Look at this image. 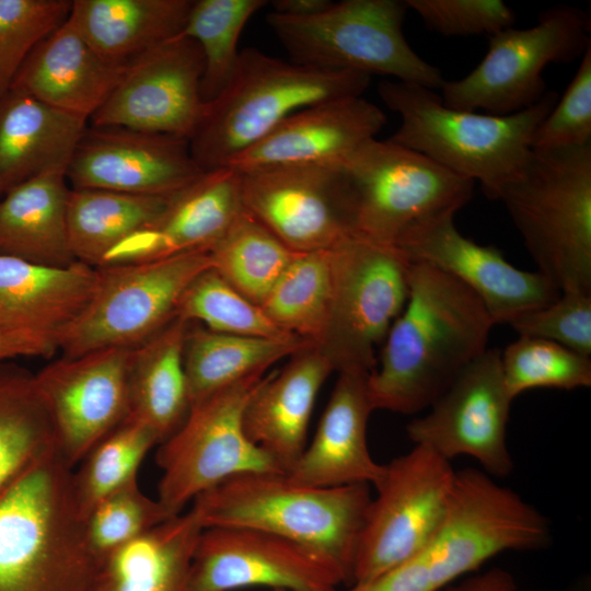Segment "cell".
<instances>
[{"mask_svg": "<svg viewBox=\"0 0 591 591\" xmlns=\"http://www.w3.org/2000/svg\"><path fill=\"white\" fill-rule=\"evenodd\" d=\"M332 3L329 0H275L271 2V12L290 18H305L324 11Z\"/></svg>", "mask_w": 591, "mask_h": 591, "instance_id": "49", "label": "cell"}, {"mask_svg": "<svg viewBox=\"0 0 591 591\" xmlns=\"http://www.w3.org/2000/svg\"><path fill=\"white\" fill-rule=\"evenodd\" d=\"M265 0H196L181 33L199 45L204 57L200 94L213 101L225 88L235 69L237 43L247 21Z\"/></svg>", "mask_w": 591, "mask_h": 591, "instance_id": "38", "label": "cell"}, {"mask_svg": "<svg viewBox=\"0 0 591 591\" xmlns=\"http://www.w3.org/2000/svg\"><path fill=\"white\" fill-rule=\"evenodd\" d=\"M176 315L218 333L278 339L294 337L275 325L258 304L241 294L212 268L187 286L177 303Z\"/></svg>", "mask_w": 591, "mask_h": 591, "instance_id": "40", "label": "cell"}, {"mask_svg": "<svg viewBox=\"0 0 591 591\" xmlns=\"http://www.w3.org/2000/svg\"><path fill=\"white\" fill-rule=\"evenodd\" d=\"M517 583L513 576L502 569L493 568L471 576L464 580L452 583L440 591H515Z\"/></svg>", "mask_w": 591, "mask_h": 591, "instance_id": "48", "label": "cell"}, {"mask_svg": "<svg viewBox=\"0 0 591 591\" xmlns=\"http://www.w3.org/2000/svg\"><path fill=\"white\" fill-rule=\"evenodd\" d=\"M513 398L501 368V351L486 349L468 363L430 406L412 420L407 436L443 459L467 455L484 472L506 477L513 470L507 445V425Z\"/></svg>", "mask_w": 591, "mask_h": 591, "instance_id": "15", "label": "cell"}, {"mask_svg": "<svg viewBox=\"0 0 591 591\" xmlns=\"http://www.w3.org/2000/svg\"><path fill=\"white\" fill-rule=\"evenodd\" d=\"M332 372L329 361L309 344L292 354L277 373L264 376L246 404L243 428L247 438L285 473L306 447L316 396Z\"/></svg>", "mask_w": 591, "mask_h": 591, "instance_id": "26", "label": "cell"}, {"mask_svg": "<svg viewBox=\"0 0 591 591\" xmlns=\"http://www.w3.org/2000/svg\"><path fill=\"white\" fill-rule=\"evenodd\" d=\"M131 352L116 347L61 356L35 373L72 468L128 416Z\"/></svg>", "mask_w": 591, "mask_h": 591, "instance_id": "19", "label": "cell"}, {"mask_svg": "<svg viewBox=\"0 0 591 591\" xmlns=\"http://www.w3.org/2000/svg\"><path fill=\"white\" fill-rule=\"evenodd\" d=\"M193 0H74L68 20L106 60L128 63L179 35Z\"/></svg>", "mask_w": 591, "mask_h": 591, "instance_id": "31", "label": "cell"}, {"mask_svg": "<svg viewBox=\"0 0 591 591\" xmlns=\"http://www.w3.org/2000/svg\"><path fill=\"white\" fill-rule=\"evenodd\" d=\"M188 325L176 315L131 352L128 416L151 428L160 444L183 425L190 409L183 361Z\"/></svg>", "mask_w": 591, "mask_h": 591, "instance_id": "32", "label": "cell"}, {"mask_svg": "<svg viewBox=\"0 0 591 591\" xmlns=\"http://www.w3.org/2000/svg\"><path fill=\"white\" fill-rule=\"evenodd\" d=\"M58 447L35 374L11 361L0 362V489Z\"/></svg>", "mask_w": 591, "mask_h": 591, "instance_id": "35", "label": "cell"}, {"mask_svg": "<svg viewBox=\"0 0 591 591\" xmlns=\"http://www.w3.org/2000/svg\"><path fill=\"white\" fill-rule=\"evenodd\" d=\"M312 344L300 337L260 338L224 334L189 323L183 351L190 406Z\"/></svg>", "mask_w": 591, "mask_h": 591, "instance_id": "33", "label": "cell"}, {"mask_svg": "<svg viewBox=\"0 0 591 591\" xmlns=\"http://www.w3.org/2000/svg\"><path fill=\"white\" fill-rule=\"evenodd\" d=\"M240 173L244 209L292 251L329 250L352 236L341 167L274 165Z\"/></svg>", "mask_w": 591, "mask_h": 591, "instance_id": "18", "label": "cell"}, {"mask_svg": "<svg viewBox=\"0 0 591 591\" xmlns=\"http://www.w3.org/2000/svg\"><path fill=\"white\" fill-rule=\"evenodd\" d=\"M209 268V251L97 267L96 289L83 311L59 334L58 351L77 357L141 345L176 316L187 286Z\"/></svg>", "mask_w": 591, "mask_h": 591, "instance_id": "11", "label": "cell"}, {"mask_svg": "<svg viewBox=\"0 0 591 591\" xmlns=\"http://www.w3.org/2000/svg\"><path fill=\"white\" fill-rule=\"evenodd\" d=\"M70 186L65 170L39 174L0 198V254L66 267L76 262L67 228Z\"/></svg>", "mask_w": 591, "mask_h": 591, "instance_id": "30", "label": "cell"}, {"mask_svg": "<svg viewBox=\"0 0 591 591\" xmlns=\"http://www.w3.org/2000/svg\"><path fill=\"white\" fill-rule=\"evenodd\" d=\"M501 368L512 398L531 389L591 385L590 357L542 338L519 336L501 352Z\"/></svg>", "mask_w": 591, "mask_h": 591, "instance_id": "41", "label": "cell"}, {"mask_svg": "<svg viewBox=\"0 0 591 591\" xmlns=\"http://www.w3.org/2000/svg\"><path fill=\"white\" fill-rule=\"evenodd\" d=\"M167 198L70 187L67 228L73 258L100 267L113 248L162 212Z\"/></svg>", "mask_w": 591, "mask_h": 591, "instance_id": "34", "label": "cell"}, {"mask_svg": "<svg viewBox=\"0 0 591 591\" xmlns=\"http://www.w3.org/2000/svg\"><path fill=\"white\" fill-rule=\"evenodd\" d=\"M160 444L155 433L142 421L127 416L103 438L72 472V487L84 520L103 498L137 478L148 452Z\"/></svg>", "mask_w": 591, "mask_h": 591, "instance_id": "39", "label": "cell"}, {"mask_svg": "<svg viewBox=\"0 0 591 591\" xmlns=\"http://www.w3.org/2000/svg\"><path fill=\"white\" fill-rule=\"evenodd\" d=\"M368 375L338 372L312 442L286 473L292 483L311 487L379 484L385 465L376 463L368 448V421L374 410Z\"/></svg>", "mask_w": 591, "mask_h": 591, "instance_id": "24", "label": "cell"}, {"mask_svg": "<svg viewBox=\"0 0 591 591\" xmlns=\"http://www.w3.org/2000/svg\"><path fill=\"white\" fill-rule=\"evenodd\" d=\"M202 73L199 45L179 34L132 59L88 123L189 140L207 105L200 94Z\"/></svg>", "mask_w": 591, "mask_h": 591, "instance_id": "16", "label": "cell"}, {"mask_svg": "<svg viewBox=\"0 0 591 591\" xmlns=\"http://www.w3.org/2000/svg\"><path fill=\"white\" fill-rule=\"evenodd\" d=\"M204 530L192 507L107 555L90 591H188V575Z\"/></svg>", "mask_w": 591, "mask_h": 591, "instance_id": "29", "label": "cell"}, {"mask_svg": "<svg viewBox=\"0 0 591 591\" xmlns=\"http://www.w3.org/2000/svg\"><path fill=\"white\" fill-rule=\"evenodd\" d=\"M369 83L363 73L308 67L245 48L225 88L207 103L188 140L192 155L204 171L227 166L296 112L362 96Z\"/></svg>", "mask_w": 591, "mask_h": 591, "instance_id": "6", "label": "cell"}, {"mask_svg": "<svg viewBox=\"0 0 591 591\" xmlns=\"http://www.w3.org/2000/svg\"><path fill=\"white\" fill-rule=\"evenodd\" d=\"M551 542L545 517L512 489L476 468L455 471L444 518L412 557L348 591H440L508 551Z\"/></svg>", "mask_w": 591, "mask_h": 591, "instance_id": "3", "label": "cell"}, {"mask_svg": "<svg viewBox=\"0 0 591 591\" xmlns=\"http://www.w3.org/2000/svg\"><path fill=\"white\" fill-rule=\"evenodd\" d=\"M410 263L396 246L356 236L331 248V300L315 346L334 371L374 370V347L406 303Z\"/></svg>", "mask_w": 591, "mask_h": 591, "instance_id": "12", "label": "cell"}, {"mask_svg": "<svg viewBox=\"0 0 591 591\" xmlns=\"http://www.w3.org/2000/svg\"><path fill=\"white\" fill-rule=\"evenodd\" d=\"M264 376L248 375L193 404L183 425L160 444L158 499L172 513L232 476L285 473L243 428L246 404Z\"/></svg>", "mask_w": 591, "mask_h": 591, "instance_id": "13", "label": "cell"}, {"mask_svg": "<svg viewBox=\"0 0 591 591\" xmlns=\"http://www.w3.org/2000/svg\"><path fill=\"white\" fill-rule=\"evenodd\" d=\"M386 123L362 96L323 101L287 117L227 166L243 172L274 165L341 167Z\"/></svg>", "mask_w": 591, "mask_h": 591, "instance_id": "22", "label": "cell"}, {"mask_svg": "<svg viewBox=\"0 0 591 591\" xmlns=\"http://www.w3.org/2000/svg\"><path fill=\"white\" fill-rule=\"evenodd\" d=\"M372 500L370 485L311 487L286 473L232 476L193 500L204 526L245 528L308 546L337 564L352 584L360 534Z\"/></svg>", "mask_w": 591, "mask_h": 591, "instance_id": "5", "label": "cell"}, {"mask_svg": "<svg viewBox=\"0 0 591 591\" xmlns=\"http://www.w3.org/2000/svg\"><path fill=\"white\" fill-rule=\"evenodd\" d=\"M589 13L570 4L543 11L535 25L505 28L489 36L482 61L465 77L444 81L445 106L490 115L524 111L542 100L546 85L543 70L549 63L581 58L590 40Z\"/></svg>", "mask_w": 591, "mask_h": 591, "instance_id": "10", "label": "cell"}, {"mask_svg": "<svg viewBox=\"0 0 591 591\" xmlns=\"http://www.w3.org/2000/svg\"><path fill=\"white\" fill-rule=\"evenodd\" d=\"M340 583H348L345 572L323 554L292 540L245 528L204 529L188 575V591L246 587L326 591Z\"/></svg>", "mask_w": 591, "mask_h": 591, "instance_id": "17", "label": "cell"}, {"mask_svg": "<svg viewBox=\"0 0 591 591\" xmlns=\"http://www.w3.org/2000/svg\"><path fill=\"white\" fill-rule=\"evenodd\" d=\"M332 288L331 248L298 253L259 304L283 332L316 345Z\"/></svg>", "mask_w": 591, "mask_h": 591, "instance_id": "37", "label": "cell"}, {"mask_svg": "<svg viewBox=\"0 0 591 591\" xmlns=\"http://www.w3.org/2000/svg\"><path fill=\"white\" fill-rule=\"evenodd\" d=\"M351 235L397 246L412 229L455 215L473 197V181L390 140L363 144L343 166Z\"/></svg>", "mask_w": 591, "mask_h": 591, "instance_id": "9", "label": "cell"}, {"mask_svg": "<svg viewBox=\"0 0 591 591\" xmlns=\"http://www.w3.org/2000/svg\"><path fill=\"white\" fill-rule=\"evenodd\" d=\"M88 120L15 89L0 95V198L48 171L67 170Z\"/></svg>", "mask_w": 591, "mask_h": 591, "instance_id": "27", "label": "cell"}, {"mask_svg": "<svg viewBox=\"0 0 591 591\" xmlns=\"http://www.w3.org/2000/svg\"><path fill=\"white\" fill-rule=\"evenodd\" d=\"M499 200L537 271L559 292L591 293V143L532 149Z\"/></svg>", "mask_w": 591, "mask_h": 591, "instance_id": "7", "label": "cell"}, {"mask_svg": "<svg viewBox=\"0 0 591 591\" xmlns=\"http://www.w3.org/2000/svg\"><path fill=\"white\" fill-rule=\"evenodd\" d=\"M508 324L519 336L551 340L591 355V293L560 292L554 302L522 313Z\"/></svg>", "mask_w": 591, "mask_h": 591, "instance_id": "45", "label": "cell"}, {"mask_svg": "<svg viewBox=\"0 0 591 591\" xmlns=\"http://www.w3.org/2000/svg\"><path fill=\"white\" fill-rule=\"evenodd\" d=\"M97 267L30 263L0 254V312L7 326L59 336L83 311L97 285Z\"/></svg>", "mask_w": 591, "mask_h": 591, "instance_id": "28", "label": "cell"}, {"mask_svg": "<svg viewBox=\"0 0 591 591\" xmlns=\"http://www.w3.org/2000/svg\"><path fill=\"white\" fill-rule=\"evenodd\" d=\"M378 93L401 118L387 140L478 182L495 200L520 175L538 125L558 100L557 92L547 91L524 111L490 115L448 107L434 90L397 80L380 82Z\"/></svg>", "mask_w": 591, "mask_h": 591, "instance_id": "4", "label": "cell"}, {"mask_svg": "<svg viewBox=\"0 0 591 591\" xmlns=\"http://www.w3.org/2000/svg\"><path fill=\"white\" fill-rule=\"evenodd\" d=\"M571 591H580V590H571Z\"/></svg>", "mask_w": 591, "mask_h": 591, "instance_id": "52", "label": "cell"}, {"mask_svg": "<svg viewBox=\"0 0 591 591\" xmlns=\"http://www.w3.org/2000/svg\"><path fill=\"white\" fill-rule=\"evenodd\" d=\"M202 172L185 138L88 124L66 177L71 188L170 197Z\"/></svg>", "mask_w": 591, "mask_h": 591, "instance_id": "20", "label": "cell"}, {"mask_svg": "<svg viewBox=\"0 0 591 591\" xmlns=\"http://www.w3.org/2000/svg\"><path fill=\"white\" fill-rule=\"evenodd\" d=\"M444 215L408 231L397 246L410 262L431 265L473 291L495 324L554 302L560 294L542 274L511 265L494 246L465 237Z\"/></svg>", "mask_w": 591, "mask_h": 591, "instance_id": "21", "label": "cell"}, {"mask_svg": "<svg viewBox=\"0 0 591 591\" xmlns=\"http://www.w3.org/2000/svg\"><path fill=\"white\" fill-rule=\"evenodd\" d=\"M243 210L241 173L231 166L204 171L170 196L150 224L113 248L101 266L209 251Z\"/></svg>", "mask_w": 591, "mask_h": 591, "instance_id": "23", "label": "cell"}, {"mask_svg": "<svg viewBox=\"0 0 591 591\" xmlns=\"http://www.w3.org/2000/svg\"><path fill=\"white\" fill-rule=\"evenodd\" d=\"M405 0H344L305 18L270 12L267 24L291 61L332 71L381 74L441 89V71L407 43Z\"/></svg>", "mask_w": 591, "mask_h": 591, "instance_id": "8", "label": "cell"}, {"mask_svg": "<svg viewBox=\"0 0 591 591\" xmlns=\"http://www.w3.org/2000/svg\"><path fill=\"white\" fill-rule=\"evenodd\" d=\"M58 337L25 327L0 326V362L18 357H50Z\"/></svg>", "mask_w": 591, "mask_h": 591, "instance_id": "47", "label": "cell"}, {"mask_svg": "<svg viewBox=\"0 0 591 591\" xmlns=\"http://www.w3.org/2000/svg\"><path fill=\"white\" fill-rule=\"evenodd\" d=\"M495 325L478 297L449 274L412 262L406 303L368 375L374 409L416 414L486 349Z\"/></svg>", "mask_w": 591, "mask_h": 591, "instance_id": "1", "label": "cell"}, {"mask_svg": "<svg viewBox=\"0 0 591 591\" xmlns=\"http://www.w3.org/2000/svg\"><path fill=\"white\" fill-rule=\"evenodd\" d=\"M58 448L0 489V591H90L97 561Z\"/></svg>", "mask_w": 591, "mask_h": 591, "instance_id": "2", "label": "cell"}, {"mask_svg": "<svg viewBox=\"0 0 591 591\" xmlns=\"http://www.w3.org/2000/svg\"><path fill=\"white\" fill-rule=\"evenodd\" d=\"M425 25L444 36L487 35L511 27L514 11L501 0H405Z\"/></svg>", "mask_w": 591, "mask_h": 591, "instance_id": "46", "label": "cell"}, {"mask_svg": "<svg viewBox=\"0 0 591 591\" xmlns=\"http://www.w3.org/2000/svg\"><path fill=\"white\" fill-rule=\"evenodd\" d=\"M298 253L245 209L209 250L211 268L258 305Z\"/></svg>", "mask_w": 591, "mask_h": 591, "instance_id": "36", "label": "cell"}, {"mask_svg": "<svg viewBox=\"0 0 591 591\" xmlns=\"http://www.w3.org/2000/svg\"><path fill=\"white\" fill-rule=\"evenodd\" d=\"M128 63L103 58L67 19L32 50L10 88L89 121Z\"/></svg>", "mask_w": 591, "mask_h": 591, "instance_id": "25", "label": "cell"}, {"mask_svg": "<svg viewBox=\"0 0 591 591\" xmlns=\"http://www.w3.org/2000/svg\"><path fill=\"white\" fill-rule=\"evenodd\" d=\"M591 143V45L563 96L538 125L534 150H553Z\"/></svg>", "mask_w": 591, "mask_h": 591, "instance_id": "44", "label": "cell"}, {"mask_svg": "<svg viewBox=\"0 0 591 591\" xmlns=\"http://www.w3.org/2000/svg\"><path fill=\"white\" fill-rule=\"evenodd\" d=\"M273 591H300V590L274 589ZM326 591H337V590L333 589V590H326Z\"/></svg>", "mask_w": 591, "mask_h": 591, "instance_id": "50", "label": "cell"}, {"mask_svg": "<svg viewBox=\"0 0 591 591\" xmlns=\"http://www.w3.org/2000/svg\"><path fill=\"white\" fill-rule=\"evenodd\" d=\"M69 0H0V95L32 50L69 16Z\"/></svg>", "mask_w": 591, "mask_h": 591, "instance_id": "43", "label": "cell"}, {"mask_svg": "<svg viewBox=\"0 0 591 591\" xmlns=\"http://www.w3.org/2000/svg\"><path fill=\"white\" fill-rule=\"evenodd\" d=\"M176 514L144 495L138 478L113 491L84 519L85 538L97 565L112 552Z\"/></svg>", "mask_w": 591, "mask_h": 591, "instance_id": "42", "label": "cell"}, {"mask_svg": "<svg viewBox=\"0 0 591 591\" xmlns=\"http://www.w3.org/2000/svg\"><path fill=\"white\" fill-rule=\"evenodd\" d=\"M384 465L360 534L351 586L417 553L441 524L450 501L455 471L432 450L415 444Z\"/></svg>", "mask_w": 591, "mask_h": 591, "instance_id": "14", "label": "cell"}, {"mask_svg": "<svg viewBox=\"0 0 591 591\" xmlns=\"http://www.w3.org/2000/svg\"><path fill=\"white\" fill-rule=\"evenodd\" d=\"M0 326H7L1 312H0Z\"/></svg>", "mask_w": 591, "mask_h": 591, "instance_id": "51", "label": "cell"}]
</instances>
